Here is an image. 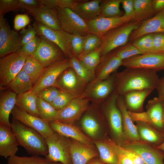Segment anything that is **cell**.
<instances>
[{
    "label": "cell",
    "mask_w": 164,
    "mask_h": 164,
    "mask_svg": "<svg viewBox=\"0 0 164 164\" xmlns=\"http://www.w3.org/2000/svg\"><path fill=\"white\" fill-rule=\"evenodd\" d=\"M157 147L158 149L164 152V141Z\"/></svg>",
    "instance_id": "cell-61"
},
{
    "label": "cell",
    "mask_w": 164,
    "mask_h": 164,
    "mask_svg": "<svg viewBox=\"0 0 164 164\" xmlns=\"http://www.w3.org/2000/svg\"><path fill=\"white\" fill-rule=\"evenodd\" d=\"M136 123L140 140L157 147L164 141V131L147 123L142 122Z\"/></svg>",
    "instance_id": "cell-28"
},
{
    "label": "cell",
    "mask_w": 164,
    "mask_h": 164,
    "mask_svg": "<svg viewBox=\"0 0 164 164\" xmlns=\"http://www.w3.org/2000/svg\"><path fill=\"white\" fill-rule=\"evenodd\" d=\"M11 114L12 119L34 129L45 139L54 132L48 122L28 113L16 105Z\"/></svg>",
    "instance_id": "cell-18"
},
{
    "label": "cell",
    "mask_w": 164,
    "mask_h": 164,
    "mask_svg": "<svg viewBox=\"0 0 164 164\" xmlns=\"http://www.w3.org/2000/svg\"><path fill=\"white\" fill-rule=\"evenodd\" d=\"M17 94L9 91L1 94L0 98V124L11 128L9 120L10 114L15 105Z\"/></svg>",
    "instance_id": "cell-30"
},
{
    "label": "cell",
    "mask_w": 164,
    "mask_h": 164,
    "mask_svg": "<svg viewBox=\"0 0 164 164\" xmlns=\"http://www.w3.org/2000/svg\"><path fill=\"white\" fill-rule=\"evenodd\" d=\"M86 164H105L101 161L99 157L94 158L88 162Z\"/></svg>",
    "instance_id": "cell-60"
},
{
    "label": "cell",
    "mask_w": 164,
    "mask_h": 164,
    "mask_svg": "<svg viewBox=\"0 0 164 164\" xmlns=\"http://www.w3.org/2000/svg\"><path fill=\"white\" fill-rule=\"evenodd\" d=\"M30 21V18L27 15L18 14L14 19V28L17 31L22 29L29 24Z\"/></svg>",
    "instance_id": "cell-52"
},
{
    "label": "cell",
    "mask_w": 164,
    "mask_h": 164,
    "mask_svg": "<svg viewBox=\"0 0 164 164\" xmlns=\"http://www.w3.org/2000/svg\"><path fill=\"white\" fill-rule=\"evenodd\" d=\"M33 85L29 76L22 70L7 87L17 95L30 91Z\"/></svg>",
    "instance_id": "cell-33"
},
{
    "label": "cell",
    "mask_w": 164,
    "mask_h": 164,
    "mask_svg": "<svg viewBox=\"0 0 164 164\" xmlns=\"http://www.w3.org/2000/svg\"><path fill=\"white\" fill-rule=\"evenodd\" d=\"M56 9L62 29L72 35L85 36L89 33L86 21L70 9Z\"/></svg>",
    "instance_id": "cell-10"
},
{
    "label": "cell",
    "mask_w": 164,
    "mask_h": 164,
    "mask_svg": "<svg viewBox=\"0 0 164 164\" xmlns=\"http://www.w3.org/2000/svg\"><path fill=\"white\" fill-rule=\"evenodd\" d=\"M19 34L21 37V43L23 46L32 40L37 35V32L33 25H29L27 28L22 29Z\"/></svg>",
    "instance_id": "cell-50"
},
{
    "label": "cell",
    "mask_w": 164,
    "mask_h": 164,
    "mask_svg": "<svg viewBox=\"0 0 164 164\" xmlns=\"http://www.w3.org/2000/svg\"><path fill=\"white\" fill-rule=\"evenodd\" d=\"M89 102L83 96L73 98L67 106L59 111L56 121L75 124L89 107Z\"/></svg>",
    "instance_id": "cell-19"
},
{
    "label": "cell",
    "mask_w": 164,
    "mask_h": 164,
    "mask_svg": "<svg viewBox=\"0 0 164 164\" xmlns=\"http://www.w3.org/2000/svg\"><path fill=\"white\" fill-rule=\"evenodd\" d=\"M11 128L19 145L32 155L44 156L48 153L45 138L34 129L12 119Z\"/></svg>",
    "instance_id": "cell-2"
},
{
    "label": "cell",
    "mask_w": 164,
    "mask_h": 164,
    "mask_svg": "<svg viewBox=\"0 0 164 164\" xmlns=\"http://www.w3.org/2000/svg\"><path fill=\"white\" fill-rule=\"evenodd\" d=\"M155 70L138 68H126L114 74V90L124 96L134 91L156 89L160 80Z\"/></svg>",
    "instance_id": "cell-1"
},
{
    "label": "cell",
    "mask_w": 164,
    "mask_h": 164,
    "mask_svg": "<svg viewBox=\"0 0 164 164\" xmlns=\"http://www.w3.org/2000/svg\"><path fill=\"white\" fill-rule=\"evenodd\" d=\"M48 164H63L60 162H48Z\"/></svg>",
    "instance_id": "cell-62"
},
{
    "label": "cell",
    "mask_w": 164,
    "mask_h": 164,
    "mask_svg": "<svg viewBox=\"0 0 164 164\" xmlns=\"http://www.w3.org/2000/svg\"><path fill=\"white\" fill-rule=\"evenodd\" d=\"M153 50L152 53H159L164 47V34H153Z\"/></svg>",
    "instance_id": "cell-55"
},
{
    "label": "cell",
    "mask_w": 164,
    "mask_h": 164,
    "mask_svg": "<svg viewBox=\"0 0 164 164\" xmlns=\"http://www.w3.org/2000/svg\"><path fill=\"white\" fill-rule=\"evenodd\" d=\"M33 25L36 29L37 35L45 37L58 46L66 57L70 58L73 56L71 46L72 35L62 29H52L36 21Z\"/></svg>",
    "instance_id": "cell-11"
},
{
    "label": "cell",
    "mask_w": 164,
    "mask_h": 164,
    "mask_svg": "<svg viewBox=\"0 0 164 164\" xmlns=\"http://www.w3.org/2000/svg\"><path fill=\"white\" fill-rule=\"evenodd\" d=\"M121 66L126 68H138L157 71L164 69V53H150L123 60Z\"/></svg>",
    "instance_id": "cell-17"
},
{
    "label": "cell",
    "mask_w": 164,
    "mask_h": 164,
    "mask_svg": "<svg viewBox=\"0 0 164 164\" xmlns=\"http://www.w3.org/2000/svg\"><path fill=\"white\" fill-rule=\"evenodd\" d=\"M60 90L54 86H51L40 91L36 95L37 97L46 102L51 103L59 94Z\"/></svg>",
    "instance_id": "cell-46"
},
{
    "label": "cell",
    "mask_w": 164,
    "mask_h": 164,
    "mask_svg": "<svg viewBox=\"0 0 164 164\" xmlns=\"http://www.w3.org/2000/svg\"><path fill=\"white\" fill-rule=\"evenodd\" d=\"M121 1V0H102L99 16L112 17L122 15L119 7Z\"/></svg>",
    "instance_id": "cell-38"
},
{
    "label": "cell",
    "mask_w": 164,
    "mask_h": 164,
    "mask_svg": "<svg viewBox=\"0 0 164 164\" xmlns=\"http://www.w3.org/2000/svg\"><path fill=\"white\" fill-rule=\"evenodd\" d=\"M37 35L28 43L23 45L19 51L28 55H32L40 43V36Z\"/></svg>",
    "instance_id": "cell-51"
},
{
    "label": "cell",
    "mask_w": 164,
    "mask_h": 164,
    "mask_svg": "<svg viewBox=\"0 0 164 164\" xmlns=\"http://www.w3.org/2000/svg\"><path fill=\"white\" fill-rule=\"evenodd\" d=\"M74 98L71 95L60 90L58 95L50 104L56 110L60 111L67 106Z\"/></svg>",
    "instance_id": "cell-44"
},
{
    "label": "cell",
    "mask_w": 164,
    "mask_h": 164,
    "mask_svg": "<svg viewBox=\"0 0 164 164\" xmlns=\"http://www.w3.org/2000/svg\"><path fill=\"white\" fill-rule=\"evenodd\" d=\"M19 33L12 29L4 18H0V56L19 51L22 46Z\"/></svg>",
    "instance_id": "cell-15"
},
{
    "label": "cell",
    "mask_w": 164,
    "mask_h": 164,
    "mask_svg": "<svg viewBox=\"0 0 164 164\" xmlns=\"http://www.w3.org/2000/svg\"><path fill=\"white\" fill-rule=\"evenodd\" d=\"M48 162L45 158L38 156L25 157L15 155L7 158V164H48Z\"/></svg>",
    "instance_id": "cell-41"
},
{
    "label": "cell",
    "mask_w": 164,
    "mask_h": 164,
    "mask_svg": "<svg viewBox=\"0 0 164 164\" xmlns=\"http://www.w3.org/2000/svg\"><path fill=\"white\" fill-rule=\"evenodd\" d=\"M134 16L132 20L138 22L151 15L154 11L152 0H134Z\"/></svg>",
    "instance_id": "cell-36"
},
{
    "label": "cell",
    "mask_w": 164,
    "mask_h": 164,
    "mask_svg": "<svg viewBox=\"0 0 164 164\" xmlns=\"http://www.w3.org/2000/svg\"><path fill=\"white\" fill-rule=\"evenodd\" d=\"M78 121L77 126L93 142L103 140L108 136L107 125L98 105H90Z\"/></svg>",
    "instance_id": "cell-4"
},
{
    "label": "cell",
    "mask_w": 164,
    "mask_h": 164,
    "mask_svg": "<svg viewBox=\"0 0 164 164\" xmlns=\"http://www.w3.org/2000/svg\"><path fill=\"white\" fill-rule=\"evenodd\" d=\"M72 67L80 79L87 85L95 78V74L88 70L80 62L75 56H72L70 58Z\"/></svg>",
    "instance_id": "cell-40"
},
{
    "label": "cell",
    "mask_w": 164,
    "mask_h": 164,
    "mask_svg": "<svg viewBox=\"0 0 164 164\" xmlns=\"http://www.w3.org/2000/svg\"><path fill=\"white\" fill-rule=\"evenodd\" d=\"M77 57L85 67L95 74L96 69L101 61L99 48L88 53L81 54Z\"/></svg>",
    "instance_id": "cell-39"
},
{
    "label": "cell",
    "mask_w": 164,
    "mask_h": 164,
    "mask_svg": "<svg viewBox=\"0 0 164 164\" xmlns=\"http://www.w3.org/2000/svg\"><path fill=\"white\" fill-rule=\"evenodd\" d=\"M36 95L30 91L17 94L15 105L28 113L39 118L37 107Z\"/></svg>",
    "instance_id": "cell-32"
},
{
    "label": "cell",
    "mask_w": 164,
    "mask_h": 164,
    "mask_svg": "<svg viewBox=\"0 0 164 164\" xmlns=\"http://www.w3.org/2000/svg\"><path fill=\"white\" fill-rule=\"evenodd\" d=\"M18 145L11 128L0 124V155L8 158L16 155Z\"/></svg>",
    "instance_id": "cell-24"
},
{
    "label": "cell",
    "mask_w": 164,
    "mask_h": 164,
    "mask_svg": "<svg viewBox=\"0 0 164 164\" xmlns=\"http://www.w3.org/2000/svg\"><path fill=\"white\" fill-rule=\"evenodd\" d=\"M119 150L130 159L134 164H145L142 158L135 152L118 145Z\"/></svg>",
    "instance_id": "cell-54"
},
{
    "label": "cell",
    "mask_w": 164,
    "mask_h": 164,
    "mask_svg": "<svg viewBox=\"0 0 164 164\" xmlns=\"http://www.w3.org/2000/svg\"><path fill=\"white\" fill-rule=\"evenodd\" d=\"M161 53H164V47L163 48V49L161 51L159 52Z\"/></svg>",
    "instance_id": "cell-63"
},
{
    "label": "cell",
    "mask_w": 164,
    "mask_h": 164,
    "mask_svg": "<svg viewBox=\"0 0 164 164\" xmlns=\"http://www.w3.org/2000/svg\"><path fill=\"white\" fill-rule=\"evenodd\" d=\"M121 3L125 11L124 15L126 16L134 15V0H121Z\"/></svg>",
    "instance_id": "cell-57"
},
{
    "label": "cell",
    "mask_w": 164,
    "mask_h": 164,
    "mask_svg": "<svg viewBox=\"0 0 164 164\" xmlns=\"http://www.w3.org/2000/svg\"><path fill=\"white\" fill-rule=\"evenodd\" d=\"M159 99L164 102V76L160 79L156 89Z\"/></svg>",
    "instance_id": "cell-58"
},
{
    "label": "cell",
    "mask_w": 164,
    "mask_h": 164,
    "mask_svg": "<svg viewBox=\"0 0 164 164\" xmlns=\"http://www.w3.org/2000/svg\"><path fill=\"white\" fill-rule=\"evenodd\" d=\"M70 141L73 164H86L92 159L99 157L96 146L86 145L70 138Z\"/></svg>",
    "instance_id": "cell-22"
},
{
    "label": "cell",
    "mask_w": 164,
    "mask_h": 164,
    "mask_svg": "<svg viewBox=\"0 0 164 164\" xmlns=\"http://www.w3.org/2000/svg\"><path fill=\"white\" fill-rule=\"evenodd\" d=\"M105 139L115 153L118 159V164H134L130 159L119 150L118 148V145L108 136Z\"/></svg>",
    "instance_id": "cell-48"
},
{
    "label": "cell",
    "mask_w": 164,
    "mask_h": 164,
    "mask_svg": "<svg viewBox=\"0 0 164 164\" xmlns=\"http://www.w3.org/2000/svg\"><path fill=\"white\" fill-rule=\"evenodd\" d=\"M101 0H75L70 9L85 21L99 16Z\"/></svg>",
    "instance_id": "cell-26"
},
{
    "label": "cell",
    "mask_w": 164,
    "mask_h": 164,
    "mask_svg": "<svg viewBox=\"0 0 164 164\" xmlns=\"http://www.w3.org/2000/svg\"><path fill=\"white\" fill-rule=\"evenodd\" d=\"M128 114L133 122H142L152 125L149 116L146 111L136 112L128 111Z\"/></svg>",
    "instance_id": "cell-53"
},
{
    "label": "cell",
    "mask_w": 164,
    "mask_h": 164,
    "mask_svg": "<svg viewBox=\"0 0 164 164\" xmlns=\"http://www.w3.org/2000/svg\"><path fill=\"white\" fill-rule=\"evenodd\" d=\"M146 108L152 125L158 129L164 131V102L158 97H155L148 101Z\"/></svg>",
    "instance_id": "cell-29"
},
{
    "label": "cell",
    "mask_w": 164,
    "mask_h": 164,
    "mask_svg": "<svg viewBox=\"0 0 164 164\" xmlns=\"http://www.w3.org/2000/svg\"><path fill=\"white\" fill-rule=\"evenodd\" d=\"M94 142L98 152L99 158L105 164H118L115 153L105 139L95 141Z\"/></svg>",
    "instance_id": "cell-35"
},
{
    "label": "cell",
    "mask_w": 164,
    "mask_h": 164,
    "mask_svg": "<svg viewBox=\"0 0 164 164\" xmlns=\"http://www.w3.org/2000/svg\"><path fill=\"white\" fill-rule=\"evenodd\" d=\"M49 123L54 131L63 136L86 145L95 146L93 141L75 124L63 123L58 121Z\"/></svg>",
    "instance_id": "cell-20"
},
{
    "label": "cell",
    "mask_w": 164,
    "mask_h": 164,
    "mask_svg": "<svg viewBox=\"0 0 164 164\" xmlns=\"http://www.w3.org/2000/svg\"><path fill=\"white\" fill-rule=\"evenodd\" d=\"M114 88V74L104 80L95 78L87 85L83 96L93 104L98 105L107 99Z\"/></svg>",
    "instance_id": "cell-8"
},
{
    "label": "cell",
    "mask_w": 164,
    "mask_h": 164,
    "mask_svg": "<svg viewBox=\"0 0 164 164\" xmlns=\"http://www.w3.org/2000/svg\"><path fill=\"white\" fill-rule=\"evenodd\" d=\"M115 52L116 55L122 60L142 54L132 44H128L116 50Z\"/></svg>",
    "instance_id": "cell-45"
},
{
    "label": "cell",
    "mask_w": 164,
    "mask_h": 164,
    "mask_svg": "<svg viewBox=\"0 0 164 164\" xmlns=\"http://www.w3.org/2000/svg\"><path fill=\"white\" fill-rule=\"evenodd\" d=\"M134 15L112 17L98 16L92 20L86 21L89 33L96 35L102 38L107 32L129 22Z\"/></svg>",
    "instance_id": "cell-16"
},
{
    "label": "cell",
    "mask_w": 164,
    "mask_h": 164,
    "mask_svg": "<svg viewBox=\"0 0 164 164\" xmlns=\"http://www.w3.org/2000/svg\"><path fill=\"white\" fill-rule=\"evenodd\" d=\"M118 95L114 90L102 103L100 109L105 120L110 138L118 145L122 146L126 140L124 133L122 114L116 103Z\"/></svg>",
    "instance_id": "cell-3"
},
{
    "label": "cell",
    "mask_w": 164,
    "mask_h": 164,
    "mask_svg": "<svg viewBox=\"0 0 164 164\" xmlns=\"http://www.w3.org/2000/svg\"><path fill=\"white\" fill-rule=\"evenodd\" d=\"M28 11L36 21L54 30L62 29L56 9L41 6Z\"/></svg>",
    "instance_id": "cell-23"
},
{
    "label": "cell",
    "mask_w": 164,
    "mask_h": 164,
    "mask_svg": "<svg viewBox=\"0 0 164 164\" xmlns=\"http://www.w3.org/2000/svg\"><path fill=\"white\" fill-rule=\"evenodd\" d=\"M87 85L80 79L73 69L70 67L60 75L53 86L77 97L83 96Z\"/></svg>",
    "instance_id": "cell-13"
},
{
    "label": "cell",
    "mask_w": 164,
    "mask_h": 164,
    "mask_svg": "<svg viewBox=\"0 0 164 164\" xmlns=\"http://www.w3.org/2000/svg\"><path fill=\"white\" fill-rule=\"evenodd\" d=\"M153 33H164V10L146 20L131 34L129 39L135 40L144 36Z\"/></svg>",
    "instance_id": "cell-21"
},
{
    "label": "cell",
    "mask_w": 164,
    "mask_h": 164,
    "mask_svg": "<svg viewBox=\"0 0 164 164\" xmlns=\"http://www.w3.org/2000/svg\"><path fill=\"white\" fill-rule=\"evenodd\" d=\"M45 68L33 55H29L26 59L22 70L29 76L34 85L39 80Z\"/></svg>",
    "instance_id": "cell-34"
},
{
    "label": "cell",
    "mask_w": 164,
    "mask_h": 164,
    "mask_svg": "<svg viewBox=\"0 0 164 164\" xmlns=\"http://www.w3.org/2000/svg\"><path fill=\"white\" fill-rule=\"evenodd\" d=\"M101 43V38L94 34H88L85 36L83 49L80 55L87 54L97 50Z\"/></svg>",
    "instance_id": "cell-43"
},
{
    "label": "cell",
    "mask_w": 164,
    "mask_h": 164,
    "mask_svg": "<svg viewBox=\"0 0 164 164\" xmlns=\"http://www.w3.org/2000/svg\"><path fill=\"white\" fill-rule=\"evenodd\" d=\"M70 67V59L66 57L46 67L40 79L30 91L36 95L42 90L53 86L60 75Z\"/></svg>",
    "instance_id": "cell-12"
},
{
    "label": "cell",
    "mask_w": 164,
    "mask_h": 164,
    "mask_svg": "<svg viewBox=\"0 0 164 164\" xmlns=\"http://www.w3.org/2000/svg\"><path fill=\"white\" fill-rule=\"evenodd\" d=\"M39 36L40 43L32 55L43 66L46 67L66 58L58 46L45 37Z\"/></svg>",
    "instance_id": "cell-14"
},
{
    "label": "cell",
    "mask_w": 164,
    "mask_h": 164,
    "mask_svg": "<svg viewBox=\"0 0 164 164\" xmlns=\"http://www.w3.org/2000/svg\"><path fill=\"white\" fill-rule=\"evenodd\" d=\"M36 103L39 118L49 123L56 121L59 111L37 97Z\"/></svg>",
    "instance_id": "cell-37"
},
{
    "label": "cell",
    "mask_w": 164,
    "mask_h": 164,
    "mask_svg": "<svg viewBox=\"0 0 164 164\" xmlns=\"http://www.w3.org/2000/svg\"><path fill=\"white\" fill-rule=\"evenodd\" d=\"M138 22H128L107 32L102 38L99 47L101 56L109 53L118 47L126 44L132 32L137 29Z\"/></svg>",
    "instance_id": "cell-5"
},
{
    "label": "cell",
    "mask_w": 164,
    "mask_h": 164,
    "mask_svg": "<svg viewBox=\"0 0 164 164\" xmlns=\"http://www.w3.org/2000/svg\"><path fill=\"white\" fill-rule=\"evenodd\" d=\"M18 0H0V18H4L7 12L18 9Z\"/></svg>",
    "instance_id": "cell-49"
},
{
    "label": "cell",
    "mask_w": 164,
    "mask_h": 164,
    "mask_svg": "<svg viewBox=\"0 0 164 164\" xmlns=\"http://www.w3.org/2000/svg\"><path fill=\"white\" fill-rule=\"evenodd\" d=\"M122 146L138 154L145 164H164V152L152 144L141 140L126 141Z\"/></svg>",
    "instance_id": "cell-9"
},
{
    "label": "cell",
    "mask_w": 164,
    "mask_h": 164,
    "mask_svg": "<svg viewBox=\"0 0 164 164\" xmlns=\"http://www.w3.org/2000/svg\"><path fill=\"white\" fill-rule=\"evenodd\" d=\"M41 6L39 0H18V9L29 10Z\"/></svg>",
    "instance_id": "cell-56"
},
{
    "label": "cell",
    "mask_w": 164,
    "mask_h": 164,
    "mask_svg": "<svg viewBox=\"0 0 164 164\" xmlns=\"http://www.w3.org/2000/svg\"><path fill=\"white\" fill-rule=\"evenodd\" d=\"M85 36L72 35L71 42L73 56L77 57L82 53L84 45Z\"/></svg>",
    "instance_id": "cell-47"
},
{
    "label": "cell",
    "mask_w": 164,
    "mask_h": 164,
    "mask_svg": "<svg viewBox=\"0 0 164 164\" xmlns=\"http://www.w3.org/2000/svg\"><path fill=\"white\" fill-rule=\"evenodd\" d=\"M163 121H164V112H163Z\"/></svg>",
    "instance_id": "cell-64"
},
{
    "label": "cell",
    "mask_w": 164,
    "mask_h": 164,
    "mask_svg": "<svg viewBox=\"0 0 164 164\" xmlns=\"http://www.w3.org/2000/svg\"><path fill=\"white\" fill-rule=\"evenodd\" d=\"M45 139L48 149L45 158L48 162L73 164L70 154V138L54 131Z\"/></svg>",
    "instance_id": "cell-7"
},
{
    "label": "cell",
    "mask_w": 164,
    "mask_h": 164,
    "mask_svg": "<svg viewBox=\"0 0 164 164\" xmlns=\"http://www.w3.org/2000/svg\"><path fill=\"white\" fill-rule=\"evenodd\" d=\"M116 103L122 114L123 131L126 140L135 141L140 140L137 127L134 124L128 114L123 96L118 95Z\"/></svg>",
    "instance_id": "cell-27"
},
{
    "label": "cell",
    "mask_w": 164,
    "mask_h": 164,
    "mask_svg": "<svg viewBox=\"0 0 164 164\" xmlns=\"http://www.w3.org/2000/svg\"><path fill=\"white\" fill-rule=\"evenodd\" d=\"M152 4L154 11L164 10V0H152Z\"/></svg>",
    "instance_id": "cell-59"
},
{
    "label": "cell",
    "mask_w": 164,
    "mask_h": 164,
    "mask_svg": "<svg viewBox=\"0 0 164 164\" xmlns=\"http://www.w3.org/2000/svg\"><path fill=\"white\" fill-rule=\"evenodd\" d=\"M29 55L19 50L0 57L1 90L7 87L22 70Z\"/></svg>",
    "instance_id": "cell-6"
},
{
    "label": "cell",
    "mask_w": 164,
    "mask_h": 164,
    "mask_svg": "<svg viewBox=\"0 0 164 164\" xmlns=\"http://www.w3.org/2000/svg\"><path fill=\"white\" fill-rule=\"evenodd\" d=\"M152 36V34L144 36L134 40L132 44L142 54L152 53L153 50Z\"/></svg>",
    "instance_id": "cell-42"
},
{
    "label": "cell",
    "mask_w": 164,
    "mask_h": 164,
    "mask_svg": "<svg viewBox=\"0 0 164 164\" xmlns=\"http://www.w3.org/2000/svg\"><path fill=\"white\" fill-rule=\"evenodd\" d=\"M122 61L115 52L101 56L100 62L95 71V78L100 80L108 78L121 66Z\"/></svg>",
    "instance_id": "cell-25"
},
{
    "label": "cell",
    "mask_w": 164,
    "mask_h": 164,
    "mask_svg": "<svg viewBox=\"0 0 164 164\" xmlns=\"http://www.w3.org/2000/svg\"><path fill=\"white\" fill-rule=\"evenodd\" d=\"M153 91L147 89L134 91L125 94L123 96L127 110L136 112H142L144 101Z\"/></svg>",
    "instance_id": "cell-31"
}]
</instances>
